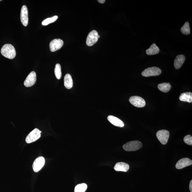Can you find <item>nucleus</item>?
Returning <instances> with one entry per match:
<instances>
[{
  "mask_svg": "<svg viewBox=\"0 0 192 192\" xmlns=\"http://www.w3.org/2000/svg\"><path fill=\"white\" fill-rule=\"evenodd\" d=\"M1 53L4 57L10 59L14 58L16 55L15 48L13 46L9 44L5 45L2 47Z\"/></svg>",
  "mask_w": 192,
  "mask_h": 192,
  "instance_id": "1",
  "label": "nucleus"
},
{
  "mask_svg": "<svg viewBox=\"0 0 192 192\" xmlns=\"http://www.w3.org/2000/svg\"><path fill=\"white\" fill-rule=\"evenodd\" d=\"M142 147V143L138 140L128 142L123 146V149L128 152L135 151L140 149Z\"/></svg>",
  "mask_w": 192,
  "mask_h": 192,
  "instance_id": "2",
  "label": "nucleus"
},
{
  "mask_svg": "<svg viewBox=\"0 0 192 192\" xmlns=\"http://www.w3.org/2000/svg\"><path fill=\"white\" fill-rule=\"evenodd\" d=\"M162 73L160 69L157 67L148 68L142 71V75L145 77L156 76L160 75Z\"/></svg>",
  "mask_w": 192,
  "mask_h": 192,
  "instance_id": "3",
  "label": "nucleus"
},
{
  "mask_svg": "<svg viewBox=\"0 0 192 192\" xmlns=\"http://www.w3.org/2000/svg\"><path fill=\"white\" fill-rule=\"evenodd\" d=\"M42 131L37 129L34 130L29 133L26 138V142L27 143L34 142L39 139L41 137V134Z\"/></svg>",
  "mask_w": 192,
  "mask_h": 192,
  "instance_id": "4",
  "label": "nucleus"
},
{
  "mask_svg": "<svg viewBox=\"0 0 192 192\" xmlns=\"http://www.w3.org/2000/svg\"><path fill=\"white\" fill-rule=\"evenodd\" d=\"M170 135V132L164 130H159L156 134L158 140L164 145L167 143Z\"/></svg>",
  "mask_w": 192,
  "mask_h": 192,
  "instance_id": "5",
  "label": "nucleus"
},
{
  "mask_svg": "<svg viewBox=\"0 0 192 192\" xmlns=\"http://www.w3.org/2000/svg\"><path fill=\"white\" fill-rule=\"evenodd\" d=\"M98 34L96 31L93 30L90 32L87 37L86 44L89 47H91L98 42Z\"/></svg>",
  "mask_w": 192,
  "mask_h": 192,
  "instance_id": "6",
  "label": "nucleus"
},
{
  "mask_svg": "<svg viewBox=\"0 0 192 192\" xmlns=\"http://www.w3.org/2000/svg\"><path fill=\"white\" fill-rule=\"evenodd\" d=\"M129 101L133 106L137 107H143L145 106L146 102L145 100L140 96L130 97Z\"/></svg>",
  "mask_w": 192,
  "mask_h": 192,
  "instance_id": "7",
  "label": "nucleus"
},
{
  "mask_svg": "<svg viewBox=\"0 0 192 192\" xmlns=\"http://www.w3.org/2000/svg\"><path fill=\"white\" fill-rule=\"evenodd\" d=\"M45 160L44 157H39L34 161L32 165V169L34 172L37 173L42 169L45 164Z\"/></svg>",
  "mask_w": 192,
  "mask_h": 192,
  "instance_id": "8",
  "label": "nucleus"
},
{
  "mask_svg": "<svg viewBox=\"0 0 192 192\" xmlns=\"http://www.w3.org/2000/svg\"><path fill=\"white\" fill-rule=\"evenodd\" d=\"M37 81L36 73L32 71L27 77L24 82V85L27 87H29L34 85Z\"/></svg>",
  "mask_w": 192,
  "mask_h": 192,
  "instance_id": "9",
  "label": "nucleus"
},
{
  "mask_svg": "<svg viewBox=\"0 0 192 192\" xmlns=\"http://www.w3.org/2000/svg\"><path fill=\"white\" fill-rule=\"evenodd\" d=\"M63 40L60 39H54L50 43V50L51 52H54L60 50L63 45Z\"/></svg>",
  "mask_w": 192,
  "mask_h": 192,
  "instance_id": "10",
  "label": "nucleus"
},
{
  "mask_svg": "<svg viewBox=\"0 0 192 192\" xmlns=\"http://www.w3.org/2000/svg\"><path fill=\"white\" fill-rule=\"evenodd\" d=\"M20 20L23 25L25 27L27 26L29 21L28 18V12L26 6H22L20 13Z\"/></svg>",
  "mask_w": 192,
  "mask_h": 192,
  "instance_id": "11",
  "label": "nucleus"
},
{
  "mask_svg": "<svg viewBox=\"0 0 192 192\" xmlns=\"http://www.w3.org/2000/svg\"><path fill=\"white\" fill-rule=\"evenodd\" d=\"M192 161L188 158L181 159L178 161L176 165V168L178 170L183 169L191 165Z\"/></svg>",
  "mask_w": 192,
  "mask_h": 192,
  "instance_id": "12",
  "label": "nucleus"
},
{
  "mask_svg": "<svg viewBox=\"0 0 192 192\" xmlns=\"http://www.w3.org/2000/svg\"><path fill=\"white\" fill-rule=\"evenodd\" d=\"M107 120L111 124L115 126L120 127H122L124 126L125 125L123 122L118 118L112 115H109L107 117Z\"/></svg>",
  "mask_w": 192,
  "mask_h": 192,
  "instance_id": "13",
  "label": "nucleus"
},
{
  "mask_svg": "<svg viewBox=\"0 0 192 192\" xmlns=\"http://www.w3.org/2000/svg\"><path fill=\"white\" fill-rule=\"evenodd\" d=\"M185 60V56L184 55H180L176 56L175 62H174V66L176 69H179L181 67Z\"/></svg>",
  "mask_w": 192,
  "mask_h": 192,
  "instance_id": "14",
  "label": "nucleus"
},
{
  "mask_svg": "<svg viewBox=\"0 0 192 192\" xmlns=\"http://www.w3.org/2000/svg\"><path fill=\"white\" fill-rule=\"evenodd\" d=\"M129 165L127 163L124 162H118L115 165L114 169L116 171L127 172L129 170Z\"/></svg>",
  "mask_w": 192,
  "mask_h": 192,
  "instance_id": "15",
  "label": "nucleus"
},
{
  "mask_svg": "<svg viewBox=\"0 0 192 192\" xmlns=\"http://www.w3.org/2000/svg\"><path fill=\"white\" fill-rule=\"evenodd\" d=\"M64 85L67 89L72 88L73 86V81L72 78L70 74H66L64 77Z\"/></svg>",
  "mask_w": 192,
  "mask_h": 192,
  "instance_id": "16",
  "label": "nucleus"
},
{
  "mask_svg": "<svg viewBox=\"0 0 192 192\" xmlns=\"http://www.w3.org/2000/svg\"><path fill=\"white\" fill-rule=\"evenodd\" d=\"M179 99L181 101L191 103L192 102V94L191 92H186L181 94L179 97Z\"/></svg>",
  "mask_w": 192,
  "mask_h": 192,
  "instance_id": "17",
  "label": "nucleus"
},
{
  "mask_svg": "<svg viewBox=\"0 0 192 192\" xmlns=\"http://www.w3.org/2000/svg\"><path fill=\"white\" fill-rule=\"evenodd\" d=\"M160 52V49L155 43H153L149 48L146 50V53L148 55H153L157 54Z\"/></svg>",
  "mask_w": 192,
  "mask_h": 192,
  "instance_id": "18",
  "label": "nucleus"
},
{
  "mask_svg": "<svg viewBox=\"0 0 192 192\" xmlns=\"http://www.w3.org/2000/svg\"><path fill=\"white\" fill-rule=\"evenodd\" d=\"M158 88L161 91L164 93H167L170 90L171 86L169 83H164L158 84Z\"/></svg>",
  "mask_w": 192,
  "mask_h": 192,
  "instance_id": "19",
  "label": "nucleus"
},
{
  "mask_svg": "<svg viewBox=\"0 0 192 192\" xmlns=\"http://www.w3.org/2000/svg\"><path fill=\"white\" fill-rule=\"evenodd\" d=\"M181 32L184 35H188L190 34V25L188 22H186L181 27Z\"/></svg>",
  "mask_w": 192,
  "mask_h": 192,
  "instance_id": "20",
  "label": "nucleus"
},
{
  "mask_svg": "<svg viewBox=\"0 0 192 192\" xmlns=\"http://www.w3.org/2000/svg\"><path fill=\"white\" fill-rule=\"evenodd\" d=\"M87 188V185L86 184H79L75 187V192H85Z\"/></svg>",
  "mask_w": 192,
  "mask_h": 192,
  "instance_id": "21",
  "label": "nucleus"
},
{
  "mask_svg": "<svg viewBox=\"0 0 192 192\" xmlns=\"http://www.w3.org/2000/svg\"><path fill=\"white\" fill-rule=\"evenodd\" d=\"M55 74L56 78L60 79L62 77L61 66L59 64H57L56 65L55 68Z\"/></svg>",
  "mask_w": 192,
  "mask_h": 192,
  "instance_id": "22",
  "label": "nucleus"
},
{
  "mask_svg": "<svg viewBox=\"0 0 192 192\" xmlns=\"http://www.w3.org/2000/svg\"><path fill=\"white\" fill-rule=\"evenodd\" d=\"M57 16H55L52 17L48 18L46 19L42 22V25L43 26L47 25L51 23L54 22L58 19Z\"/></svg>",
  "mask_w": 192,
  "mask_h": 192,
  "instance_id": "23",
  "label": "nucleus"
},
{
  "mask_svg": "<svg viewBox=\"0 0 192 192\" xmlns=\"http://www.w3.org/2000/svg\"><path fill=\"white\" fill-rule=\"evenodd\" d=\"M184 142L189 145H192V137L190 135H188L184 137Z\"/></svg>",
  "mask_w": 192,
  "mask_h": 192,
  "instance_id": "24",
  "label": "nucleus"
},
{
  "mask_svg": "<svg viewBox=\"0 0 192 192\" xmlns=\"http://www.w3.org/2000/svg\"><path fill=\"white\" fill-rule=\"evenodd\" d=\"M189 189L191 192H192V180L190 181V184H189Z\"/></svg>",
  "mask_w": 192,
  "mask_h": 192,
  "instance_id": "25",
  "label": "nucleus"
},
{
  "mask_svg": "<svg viewBox=\"0 0 192 192\" xmlns=\"http://www.w3.org/2000/svg\"><path fill=\"white\" fill-rule=\"evenodd\" d=\"M98 1L101 4H103L106 1L105 0H98Z\"/></svg>",
  "mask_w": 192,
  "mask_h": 192,
  "instance_id": "26",
  "label": "nucleus"
},
{
  "mask_svg": "<svg viewBox=\"0 0 192 192\" xmlns=\"http://www.w3.org/2000/svg\"><path fill=\"white\" fill-rule=\"evenodd\" d=\"M1 1V0H0V1Z\"/></svg>",
  "mask_w": 192,
  "mask_h": 192,
  "instance_id": "27",
  "label": "nucleus"
}]
</instances>
